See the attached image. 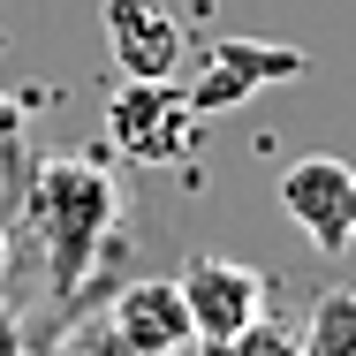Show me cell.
<instances>
[{
	"mask_svg": "<svg viewBox=\"0 0 356 356\" xmlns=\"http://www.w3.org/2000/svg\"><path fill=\"white\" fill-rule=\"evenodd\" d=\"M15 129H23V99L0 83V137H15Z\"/></svg>",
	"mask_w": 356,
	"mask_h": 356,
	"instance_id": "obj_9",
	"label": "cell"
},
{
	"mask_svg": "<svg viewBox=\"0 0 356 356\" xmlns=\"http://www.w3.org/2000/svg\"><path fill=\"white\" fill-rule=\"evenodd\" d=\"M182 303H190V334L197 341H213V349H227V341H243L258 318H266V273L258 266H243V258H220V250H205V258H190L182 266Z\"/></svg>",
	"mask_w": 356,
	"mask_h": 356,
	"instance_id": "obj_4",
	"label": "cell"
},
{
	"mask_svg": "<svg viewBox=\"0 0 356 356\" xmlns=\"http://www.w3.org/2000/svg\"><path fill=\"white\" fill-rule=\"evenodd\" d=\"M288 76H303V54L296 46H273V38H205L190 54V76H175V83L190 91L197 114H227V106L288 83Z\"/></svg>",
	"mask_w": 356,
	"mask_h": 356,
	"instance_id": "obj_3",
	"label": "cell"
},
{
	"mask_svg": "<svg viewBox=\"0 0 356 356\" xmlns=\"http://www.w3.org/2000/svg\"><path fill=\"white\" fill-rule=\"evenodd\" d=\"M114 334H122V349H137V356H175L182 341H197V334H190V303H182V288H175V281L122 288V303H114Z\"/></svg>",
	"mask_w": 356,
	"mask_h": 356,
	"instance_id": "obj_7",
	"label": "cell"
},
{
	"mask_svg": "<svg viewBox=\"0 0 356 356\" xmlns=\"http://www.w3.org/2000/svg\"><path fill=\"white\" fill-rule=\"evenodd\" d=\"M296 356H356V281L326 288L318 303H311V318H303V341Z\"/></svg>",
	"mask_w": 356,
	"mask_h": 356,
	"instance_id": "obj_8",
	"label": "cell"
},
{
	"mask_svg": "<svg viewBox=\"0 0 356 356\" xmlns=\"http://www.w3.org/2000/svg\"><path fill=\"white\" fill-rule=\"evenodd\" d=\"M99 15H106V54H114L122 76H144V83L152 76H182L190 38H182V15L167 0H106Z\"/></svg>",
	"mask_w": 356,
	"mask_h": 356,
	"instance_id": "obj_6",
	"label": "cell"
},
{
	"mask_svg": "<svg viewBox=\"0 0 356 356\" xmlns=\"http://www.w3.org/2000/svg\"><path fill=\"white\" fill-rule=\"evenodd\" d=\"M197 106H190V91L175 83V76H122L114 83V99H106V144L122 152V159H137V167H175V159H190V144H197Z\"/></svg>",
	"mask_w": 356,
	"mask_h": 356,
	"instance_id": "obj_2",
	"label": "cell"
},
{
	"mask_svg": "<svg viewBox=\"0 0 356 356\" xmlns=\"http://www.w3.org/2000/svg\"><path fill=\"white\" fill-rule=\"evenodd\" d=\"M0 273H8V227H0Z\"/></svg>",
	"mask_w": 356,
	"mask_h": 356,
	"instance_id": "obj_10",
	"label": "cell"
},
{
	"mask_svg": "<svg viewBox=\"0 0 356 356\" xmlns=\"http://www.w3.org/2000/svg\"><path fill=\"white\" fill-rule=\"evenodd\" d=\"M273 197H281V213L311 235V250H326V258L356 250V167L349 159H326V152L296 159Z\"/></svg>",
	"mask_w": 356,
	"mask_h": 356,
	"instance_id": "obj_5",
	"label": "cell"
},
{
	"mask_svg": "<svg viewBox=\"0 0 356 356\" xmlns=\"http://www.w3.org/2000/svg\"><path fill=\"white\" fill-rule=\"evenodd\" d=\"M23 220H31V235H38V258H46V273H54V296H76L83 273H91V258H99V243H106L114 220H122V190H114V175H106L99 159L54 152V159H38V175H31Z\"/></svg>",
	"mask_w": 356,
	"mask_h": 356,
	"instance_id": "obj_1",
	"label": "cell"
}]
</instances>
